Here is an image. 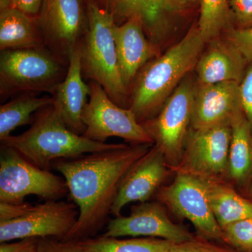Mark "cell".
<instances>
[{
    "label": "cell",
    "mask_w": 252,
    "mask_h": 252,
    "mask_svg": "<svg viewBox=\"0 0 252 252\" xmlns=\"http://www.w3.org/2000/svg\"><path fill=\"white\" fill-rule=\"evenodd\" d=\"M152 146L122 144L118 148L54 162L52 168L65 180L69 200L79 211L77 223L63 240L89 238L108 223L123 179Z\"/></svg>",
    "instance_id": "cell-1"
},
{
    "label": "cell",
    "mask_w": 252,
    "mask_h": 252,
    "mask_svg": "<svg viewBox=\"0 0 252 252\" xmlns=\"http://www.w3.org/2000/svg\"><path fill=\"white\" fill-rule=\"evenodd\" d=\"M205 43L198 26H194L165 54L142 68L135 78L129 106L140 124L160 112L180 83L195 67Z\"/></svg>",
    "instance_id": "cell-2"
},
{
    "label": "cell",
    "mask_w": 252,
    "mask_h": 252,
    "mask_svg": "<svg viewBox=\"0 0 252 252\" xmlns=\"http://www.w3.org/2000/svg\"><path fill=\"white\" fill-rule=\"evenodd\" d=\"M31 127L18 135L1 140V145L17 151L36 166L51 170L61 159L118 148L122 144L95 142L77 135L65 125L54 106L41 109L33 116Z\"/></svg>",
    "instance_id": "cell-3"
},
{
    "label": "cell",
    "mask_w": 252,
    "mask_h": 252,
    "mask_svg": "<svg viewBox=\"0 0 252 252\" xmlns=\"http://www.w3.org/2000/svg\"><path fill=\"white\" fill-rule=\"evenodd\" d=\"M88 29L78 44L82 73L98 83L117 105L130 106L128 89L123 81L114 38V18L107 11L87 3Z\"/></svg>",
    "instance_id": "cell-4"
},
{
    "label": "cell",
    "mask_w": 252,
    "mask_h": 252,
    "mask_svg": "<svg viewBox=\"0 0 252 252\" xmlns=\"http://www.w3.org/2000/svg\"><path fill=\"white\" fill-rule=\"evenodd\" d=\"M65 68L44 48L1 51V96L8 97L17 93H54L65 77Z\"/></svg>",
    "instance_id": "cell-5"
},
{
    "label": "cell",
    "mask_w": 252,
    "mask_h": 252,
    "mask_svg": "<svg viewBox=\"0 0 252 252\" xmlns=\"http://www.w3.org/2000/svg\"><path fill=\"white\" fill-rule=\"evenodd\" d=\"M68 193L62 176L36 166L15 149L1 145L0 202L22 203L32 195L45 200H58Z\"/></svg>",
    "instance_id": "cell-6"
},
{
    "label": "cell",
    "mask_w": 252,
    "mask_h": 252,
    "mask_svg": "<svg viewBox=\"0 0 252 252\" xmlns=\"http://www.w3.org/2000/svg\"><path fill=\"white\" fill-rule=\"evenodd\" d=\"M196 85L187 75L157 115L141 123L154 144L163 154L172 173L182 160L186 139L191 126Z\"/></svg>",
    "instance_id": "cell-7"
},
{
    "label": "cell",
    "mask_w": 252,
    "mask_h": 252,
    "mask_svg": "<svg viewBox=\"0 0 252 252\" xmlns=\"http://www.w3.org/2000/svg\"><path fill=\"white\" fill-rule=\"evenodd\" d=\"M230 123L203 129L190 127L182 160L172 174H185L204 181L228 182Z\"/></svg>",
    "instance_id": "cell-8"
},
{
    "label": "cell",
    "mask_w": 252,
    "mask_h": 252,
    "mask_svg": "<svg viewBox=\"0 0 252 252\" xmlns=\"http://www.w3.org/2000/svg\"><path fill=\"white\" fill-rule=\"evenodd\" d=\"M89 86L90 97L82 117L86 126L83 136L102 143L117 137L131 144H154L130 108L117 105L98 83L92 81Z\"/></svg>",
    "instance_id": "cell-9"
},
{
    "label": "cell",
    "mask_w": 252,
    "mask_h": 252,
    "mask_svg": "<svg viewBox=\"0 0 252 252\" xmlns=\"http://www.w3.org/2000/svg\"><path fill=\"white\" fill-rule=\"evenodd\" d=\"M154 196L176 216L189 220L201 238L223 240V230L212 212L205 181L177 174L172 183L162 186Z\"/></svg>",
    "instance_id": "cell-10"
},
{
    "label": "cell",
    "mask_w": 252,
    "mask_h": 252,
    "mask_svg": "<svg viewBox=\"0 0 252 252\" xmlns=\"http://www.w3.org/2000/svg\"><path fill=\"white\" fill-rule=\"evenodd\" d=\"M39 25L44 45L68 67L71 54L88 29L81 0H43Z\"/></svg>",
    "instance_id": "cell-11"
},
{
    "label": "cell",
    "mask_w": 252,
    "mask_h": 252,
    "mask_svg": "<svg viewBox=\"0 0 252 252\" xmlns=\"http://www.w3.org/2000/svg\"><path fill=\"white\" fill-rule=\"evenodd\" d=\"M79 211L73 202L46 200L32 205L23 216L0 222V243L25 238L63 240L77 223Z\"/></svg>",
    "instance_id": "cell-12"
},
{
    "label": "cell",
    "mask_w": 252,
    "mask_h": 252,
    "mask_svg": "<svg viewBox=\"0 0 252 252\" xmlns=\"http://www.w3.org/2000/svg\"><path fill=\"white\" fill-rule=\"evenodd\" d=\"M102 236L149 237L180 243L194 237L188 230L172 222L165 206L157 202L147 201L134 205L127 216L114 217L107 223Z\"/></svg>",
    "instance_id": "cell-13"
},
{
    "label": "cell",
    "mask_w": 252,
    "mask_h": 252,
    "mask_svg": "<svg viewBox=\"0 0 252 252\" xmlns=\"http://www.w3.org/2000/svg\"><path fill=\"white\" fill-rule=\"evenodd\" d=\"M171 174L163 154L154 144L123 179L113 204L112 215L119 216L124 207L131 203L149 201Z\"/></svg>",
    "instance_id": "cell-14"
},
{
    "label": "cell",
    "mask_w": 252,
    "mask_h": 252,
    "mask_svg": "<svg viewBox=\"0 0 252 252\" xmlns=\"http://www.w3.org/2000/svg\"><path fill=\"white\" fill-rule=\"evenodd\" d=\"M240 84L235 81L197 84L190 127L203 129L230 123L242 109Z\"/></svg>",
    "instance_id": "cell-15"
},
{
    "label": "cell",
    "mask_w": 252,
    "mask_h": 252,
    "mask_svg": "<svg viewBox=\"0 0 252 252\" xmlns=\"http://www.w3.org/2000/svg\"><path fill=\"white\" fill-rule=\"evenodd\" d=\"M82 74L80 51L77 45L69 57L65 77L54 93L53 106L65 125L80 135L85 132L82 117L91 94L90 86L86 84Z\"/></svg>",
    "instance_id": "cell-16"
},
{
    "label": "cell",
    "mask_w": 252,
    "mask_h": 252,
    "mask_svg": "<svg viewBox=\"0 0 252 252\" xmlns=\"http://www.w3.org/2000/svg\"><path fill=\"white\" fill-rule=\"evenodd\" d=\"M114 38L119 69L128 89L142 68L157 56V47L147 37L143 24L137 18L116 24Z\"/></svg>",
    "instance_id": "cell-17"
},
{
    "label": "cell",
    "mask_w": 252,
    "mask_h": 252,
    "mask_svg": "<svg viewBox=\"0 0 252 252\" xmlns=\"http://www.w3.org/2000/svg\"><path fill=\"white\" fill-rule=\"evenodd\" d=\"M208 42L209 46L200 55L195 67L198 84L241 82L248 62L240 50L227 38L220 36Z\"/></svg>",
    "instance_id": "cell-18"
},
{
    "label": "cell",
    "mask_w": 252,
    "mask_h": 252,
    "mask_svg": "<svg viewBox=\"0 0 252 252\" xmlns=\"http://www.w3.org/2000/svg\"><path fill=\"white\" fill-rule=\"evenodd\" d=\"M112 15L114 21L141 20L149 39L157 46L161 36L162 19L172 11L171 0H88Z\"/></svg>",
    "instance_id": "cell-19"
},
{
    "label": "cell",
    "mask_w": 252,
    "mask_h": 252,
    "mask_svg": "<svg viewBox=\"0 0 252 252\" xmlns=\"http://www.w3.org/2000/svg\"><path fill=\"white\" fill-rule=\"evenodd\" d=\"M231 140L228 158V182L246 188L252 179V133L243 110L230 120Z\"/></svg>",
    "instance_id": "cell-20"
},
{
    "label": "cell",
    "mask_w": 252,
    "mask_h": 252,
    "mask_svg": "<svg viewBox=\"0 0 252 252\" xmlns=\"http://www.w3.org/2000/svg\"><path fill=\"white\" fill-rule=\"evenodd\" d=\"M26 13L14 8L1 11L0 49L17 50L44 48L39 25Z\"/></svg>",
    "instance_id": "cell-21"
},
{
    "label": "cell",
    "mask_w": 252,
    "mask_h": 252,
    "mask_svg": "<svg viewBox=\"0 0 252 252\" xmlns=\"http://www.w3.org/2000/svg\"><path fill=\"white\" fill-rule=\"evenodd\" d=\"M212 212L220 228L252 217V200L240 195L229 182L205 181Z\"/></svg>",
    "instance_id": "cell-22"
},
{
    "label": "cell",
    "mask_w": 252,
    "mask_h": 252,
    "mask_svg": "<svg viewBox=\"0 0 252 252\" xmlns=\"http://www.w3.org/2000/svg\"><path fill=\"white\" fill-rule=\"evenodd\" d=\"M54 104L53 97H38L26 94L0 107V141L7 138L18 127L31 124L33 116L41 109Z\"/></svg>",
    "instance_id": "cell-23"
},
{
    "label": "cell",
    "mask_w": 252,
    "mask_h": 252,
    "mask_svg": "<svg viewBox=\"0 0 252 252\" xmlns=\"http://www.w3.org/2000/svg\"><path fill=\"white\" fill-rule=\"evenodd\" d=\"M84 252H167L174 243L160 238L119 239L100 236L77 241Z\"/></svg>",
    "instance_id": "cell-24"
},
{
    "label": "cell",
    "mask_w": 252,
    "mask_h": 252,
    "mask_svg": "<svg viewBox=\"0 0 252 252\" xmlns=\"http://www.w3.org/2000/svg\"><path fill=\"white\" fill-rule=\"evenodd\" d=\"M233 18L229 0H201L198 28L205 42L220 36Z\"/></svg>",
    "instance_id": "cell-25"
},
{
    "label": "cell",
    "mask_w": 252,
    "mask_h": 252,
    "mask_svg": "<svg viewBox=\"0 0 252 252\" xmlns=\"http://www.w3.org/2000/svg\"><path fill=\"white\" fill-rule=\"evenodd\" d=\"M223 240L235 248L252 251V217L230 223L222 228Z\"/></svg>",
    "instance_id": "cell-26"
},
{
    "label": "cell",
    "mask_w": 252,
    "mask_h": 252,
    "mask_svg": "<svg viewBox=\"0 0 252 252\" xmlns=\"http://www.w3.org/2000/svg\"><path fill=\"white\" fill-rule=\"evenodd\" d=\"M203 238H195L183 243H175L167 252H235L206 241Z\"/></svg>",
    "instance_id": "cell-27"
},
{
    "label": "cell",
    "mask_w": 252,
    "mask_h": 252,
    "mask_svg": "<svg viewBox=\"0 0 252 252\" xmlns=\"http://www.w3.org/2000/svg\"><path fill=\"white\" fill-rule=\"evenodd\" d=\"M240 102L252 133V63L240 84Z\"/></svg>",
    "instance_id": "cell-28"
},
{
    "label": "cell",
    "mask_w": 252,
    "mask_h": 252,
    "mask_svg": "<svg viewBox=\"0 0 252 252\" xmlns=\"http://www.w3.org/2000/svg\"><path fill=\"white\" fill-rule=\"evenodd\" d=\"M225 38L240 50L248 63H252V28L230 30L227 32Z\"/></svg>",
    "instance_id": "cell-29"
},
{
    "label": "cell",
    "mask_w": 252,
    "mask_h": 252,
    "mask_svg": "<svg viewBox=\"0 0 252 252\" xmlns=\"http://www.w3.org/2000/svg\"><path fill=\"white\" fill-rule=\"evenodd\" d=\"M238 29L252 28V0H229Z\"/></svg>",
    "instance_id": "cell-30"
},
{
    "label": "cell",
    "mask_w": 252,
    "mask_h": 252,
    "mask_svg": "<svg viewBox=\"0 0 252 252\" xmlns=\"http://www.w3.org/2000/svg\"><path fill=\"white\" fill-rule=\"evenodd\" d=\"M36 252H84L77 241L41 238Z\"/></svg>",
    "instance_id": "cell-31"
},
{
    "label": "cell",
    "mask_w": 252,
    "mask_h": 252,
    "mask_svg": "<svg viewBox=\"0 0 252 252\" xmlns=\"http://www.w3.org/2000/svg\"><path fill=\"white\" fill-rule=\"evenodd\" d=\"M40 239L25 238L1 243L0 252H36Z\"/></svg>",
    "instance_id": "cell-32"
},
{
    "label": "cell",
    "mask_w": 252,
    "mask_h": 252,
    "mask_svg": "<svg viewBox=\"0 0 252 252\" xmlns=\"http://www.w3.org/2000/svg\"><path fill=\"white\" fill-rule=\"evenodd\" d=\"M32 204L3 203L0 202V222L16 220L23 216L32 207Z\"/></svg>",
    "instance_id": "cell-33"
},
{
    "label": "cell",
    "mask_w": 252,
    "mask_h": 252,
    "mask_svg": "<svg viewBox=\"0 0 252 252\" xmlns=\"http://www.w3.org/2000/svg\"><path fill=\"white\" fill-rule=\"evenodd\" d=\"M42 2L43 0H11V8L32 16L40 11Z\"/></svg>",
    "instance_id": "cell-34"
},
{
    "label": "cell",
    "mask_w": 252,
    "mask_h": 252,
    "mask_svg": "<svg viewBox=\"0 0 252 252\" xmlns=\"http://www.w3.org/2000/svg\"><path fill=\"white\" fill-rule=\"evenodd\" d=\"M198 0H171L172 11L187 7L189 5L194 4Z\"/></svg>",
    "instance_id": "cell-35"
},
{
    "label": "cell",
    "mask_w": 252,
    "mask_h": 252,
    "mask_svg": "<svg viewBox=\"0 0 252 252\" xmlns=\"http://www.w3.org/2000/svg\"><path fill=\"white\" fill-rule=\"evenodd\" d=\"M11 6V0H0V9H9Z\"/></svg>",
    "instance_id": "cell-36"
},
{
    "label": "cell",
    "mask_w": 252,
    "mask_h": 252,
    "mask_svg": "<svg viewBox=\"0 0 252 252\" xmlns=\"http://www.w3.org/2000/svg\"><path fill=\"white\" fill-rule=\"evenodd\" d=\"M248 188L249 189V193H250V195L252 196V179L251 182L249 184Z\"/></svg>",
    "instance_id": "cell-37"
}]
</instances>
